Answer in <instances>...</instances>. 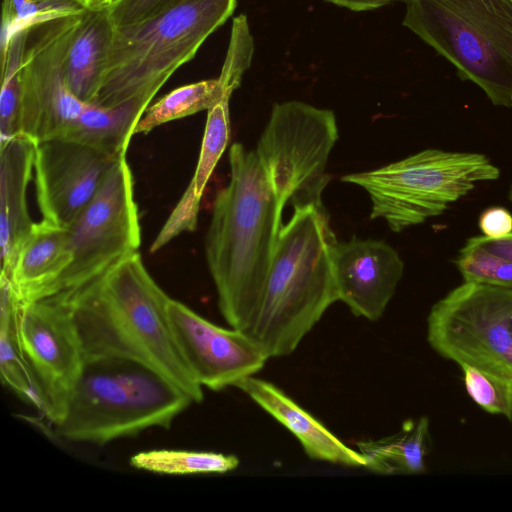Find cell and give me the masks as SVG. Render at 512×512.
Masks as SVG:
<instances>
[{
	"instance_id": "obj_18",
	"label": "cell",
	"mask_w": 512,
	"mask_h": 512,
	"mask_svg": "<svg viewBox=\"0 0 512 512\" xmlns=\"http://www.w3.org/2000/svg\"><path fill=\"white\" fill-rule=\"evenodd\" d=\"M69 263L66 228L43 219L35 223L7 278L24 305L54 296L56 283Z\"/></svg>"
},
{
	"instance_id": "obj_25",
	"label": "cell",
	"mask_w": 512,
	"mask_h": 512,
	"mask_svg": "<svg viewBox=\"0 0 512 512\" xmlns=\"http://www.w3.org/2000/svg\"><path fill=\"white\" fill-rule=\"evenodd\" d=\"M19 309L9 301L1 303L0 371L2 382L24 401L42 412L37 383L23 358L17 341L16 326Z\"/></svg>"
},
{
	"instance_id": "obj_31",
	"label": "cell",
	"mask_w": 512,
	"mask_h": 512,
	"mask_svg": "<svg viewBox=\"0 0 512 512\" xmlns=\"http://www.w3.org/2000/svg\"><path fill=\"white\" fill-rule=\"evenodd\" d=\"M479 227L488 238H501L512 233V214L503 207H490L479 217Z\"/></svg>"
},
{
	"instance_id": "obj_34",
	"label": "cell",
	"mask_w": 512,
	"mask_h": 512,
	"mask_svg": "<svg viewBox=\"0 0 512 512\" xmlns=\"http://www.w3.org/2000/svg\"><path fill=\"white\" fill-rule=\"evenodd\" d=\"M86 8H102L109 6L114 0H79Z\"/></svg>"
},
{
	"instance_id": "obj_4",
	"label": "cell",
	"mask_w": 512,
	"mask_h": 512,
	"mask_svg": "<svg viewBox=\"0 0 512 512\" xmlns=\"http://www.w3.org/2000/svg\"><path fill=\"white\" fill-rule=\"evenodd\" d=\"M192 403L181 388L143 362L89 356L55 432L69 441L103 445L153 427L168 429Z\"/></svg>"
},
{
	"instance_id": "obj_13",
	"label": "cell",
	"mask_w": 512,
	"mask_h": 512,
	"mask_svg": "<svg viewBox=\"0 0 512 512\" xmlns=\"http://www.w3.org/2000/svg\"><path fill=\"white\" fill-rule=\"evenodd\" d=\"M168 318L180 353L202 387H236L270 359L245 331L217 326L172 298Z\"/></svg>"
},
{
	"instance_id": "obj_35",
	"label": "cell",
	"mask_w": 512,
	"mask_h": 512,
	"mask_svg": "<svg viewBox=\"0 0 512 512\" xmlns=\"http://www.w3.org/2000/svg\"><path fill=\"white\" fill-rule=\"evenodd\" d=\"M510 200L512 201V190L510 192Z\"/></svg>"
},
{
	"instance_id": "obj_23",
	"label": "cell",
	"mask_w": 512,
	"mask_h": 512,
	"mask_svg": "<svg viewBox=\"0 0 512 512\" xmlns=\"http://www.w3.org/2000/svg\"><path fill=\"white\" fill-rule=\"evenodd\" d=\"M232 93L223 87L218 78L180 86L147 107L134 134H147L167 122L208 111Z\"/></svg>"
},
{
	"instance_id": "obj_28",
	"label": "cell",
	"mask_w": 512,
	"mask_h": 512,
	"mask_svg": "<svg viewBox=\"0 0 512 512\" xmlns=\"http://www.w3.org/2000/svg\"><path fill=\"white\" fill-rule=\"evenodd\" d=\"M466 390L486 412L512 419V382L475 368L460 365Z\"/></svg>"
},
{
	"instance_id": "obj_36",
	"label": "cell",
	"mask_w": 512,
	"mask_h": 512,
	"mask_svg": "<svg viewBox=\"0 0 512 512\" xmlns=\"http://www.w3.org/2000/svg\"><path fill=\"white\" fill-rule=\"evenodd\" d=\"M511 421H512V419H511Z\"/></svg>"
},
{
	"instance_id": "obj_30",
	"label": "cell",
	"mask_w": 512,
	"mask_h": 512,
	"mask_svg": "<svg viewBox=\"0 0 512 512\" xmlns=\"http://www.w3.org/2000/svg\"><path fill=\"white\" fill-rule=\"evenodd\" d=\"M173 0H114L107 6L116 27L137 23L158 12Z\"/></svg>"
},
{
	"instance_id": "obj_27",
	"label": "cell",
	"mask_w": 512,
	"mask_h": 512,
	"mask_svg": "<svg viewBox=\"0 0 512 512\" xmlns=\"http://www.w3.org/2000/svg\"><path fill=\"white\" fill-rule=\"evenodd\" d=\"M86 9L79 0H12L10 18L2 21L1 55L17 33L43 22L81 13Z\"/></svg>"
},
{
	"instance_id": "obj_32",
	"label": "cell",
	"mask_w": 512,
	"mask_h": 512,
	"mask_svg": "<svg viewBox=\"0 0 512 512\" xmlns=\"http://www.w3.org/2000/svg\"><path fill=\"white\" fill-rule=\"evenodd\" d=\"M466 245L512 261V233L496 239L486 236L471 237L467 240Z\"/></svg>"
},
{
	"instance_id": "obj_12",
	"label": "cell",
	"mask_w": 512,
	"mask_h": 512,
	"mask_svg": "<svg viewBox=\"0 0 512 512\" xmlns=\"http://www.w3.org/2000/svg\"><path fill=\"white\" fill-rule=\"evenodd\" d=\"M20 352L37 383L42 412L56 425L64 416L84 364V351L64 294L21 306Z\"/></svg>"
},
{
	"instance_id": "obj_20",
	"label": "cell",
	"mask_w": 512,
	"mask_h": 512,
	"mask_svg": "<svg viewBox=\"0 0 512 512\" xmlns=\"http://www.w3.org/2000/svg\"><path fill=\"white\" fill-rule=\"evenodd\" d=\"M115 25L107 7L87 8L70 40L64 62L66 82L81 101L93 103L104 78Z\"/></svg>"
},
{
	"instance_id": "obj_22",
	"label": "cell",
	"mask_w": 512,
	"mask_h": 512,
	"mask_svg": "<svg viewBox=\"0 0 512 512\" xmlns=\"http://www.w3.org/2000/svg\"><path fill=\"white\" fill-rule=\"evenodd\" d=\"M366 461L365 468L380 474H420L426 470L429 448V420L422 416L408 420L391 436L357 442Z\"/></svg>"
},
{
	"instance_id": "obj_15",
	"label": "cell",
	"mask_w": 512,
	"mask_h": 512,
	"mask_svg": "<svg viewBox=\"0 0 512 512\" xmlns=\"http://www.w3.org/2000/svg\"><path fill=\"white\" fill-rule=\"evenodd\" d=\"M332 261L338 301L357 317L379 320L403 275L398 252L383 241L353 237L335 243Z\"/></svg>"
},
{
	"instance_id": "obj_16",
	"label": "cell",
	"mask_w": 512,
	"mask_h": 512,
	"mask_svg": "<svg viewBox=\"0 0 512 512\" xmlns=\"http://www.w3.org/2000/svg\"><path fill=\"white\" fill-rule=\"evenodd\" d=\"M37 143L19 134L0 143L1 275L9 277L18 252L35 223L27 206Z\"/></svg>"
},
{
	"instance_id": "obj_6",
	"label": "cell",
	"mask_w": 512,
	"mask_h": 512,
	"mask_svg": "<svg viewBox=\"0 0 512 512\" xmlns=\"http://www.w3.org/2000/svg\"><path fill=\"white\" fill-rule=\"evenodd\" d=\"M403 25L480 87L512 107V0H404Z\"/></svg>"
},
{
	"instance_id": "obj_10",
	"label": "cell",
	"mask_w": 512,
	"mask_h": 512,
	"mask_svg": "<svg viewBox=\"0 0 512 512\" xmlns=\"http://www.w3.org/2000/svg\"><path fill=\"white\" fill-rule=\"evenodd\" d=\"M65 228L70 263L56 283L54 296L86 285L138 252L141 231L126 156L114 164L91 201Z\"/></svg>"
},
{
	"instance_id": "obj_26",
	"label": "cell",
	"mask_w": 512,
	"mask_h": 512,
	"mask_svg": "<svg viewBox=\"0 0 512 512\" xmlns=\"http://www.w3.org/2000/svg\"><path fill=\"white\" fill-rule=\"evenodd\" d=\"M27 29L1 55L0 143L21 134V65Z\"/></svg>"
},
{
	"instance_id": "obj_14",
	"label": "cell",
	"mask_w": 512,
	"mask_h": 512,
	"mask_svg": "<svg viewBox=\"0 0 512 512\" xmlns=\"http://www.w3.org/2000/svg\"><path fill=\"white\" fill-rule=\"evenodd\" d=\"M122 157L60 138L37 143L35 187L43 219L67 227Z\"/></svg>"
},
{
	"instance_id": "obj_29",
	"label": "cell",
	"mask_w": 512,
	"mask_h": 512,
	"mask_svg": "<svg viewBox=\"0 0 512 512\" xmlns=\"http://www.w3.org/2000/svg\"><path fill=\"white\" fill-rule=\"evenodd\" d=\"M464 281L512 290V261L465 245L456 260Z\"/></svg>"
},
{
	"instance_id": "obj_5",
	"label": "cell",
	"mask_w": 512,
	"mask_h": 512,
	"mask_svg": "<svg viewBox=\"0 0 512 512\" xmlns=\"http://www.w3.org/2000/svg\"><path fill=\"white\" fill-rule=\"evenodd\" d=\"M237 0H173L155 14L116 27L107 69L93 104L115 106L155 96L233 14Z\"/></svg>"
},
{
	"instance_id": "obj_17",
	"label": "cell",
	"mask_w": 512,
	"mask_h": 512,
	"mask_svg": "<svg viewBox=\"0 0 512 512\" xmlns=\"http://www.w3.org/2000/svg\"><path fill=\"white\" fill-rule=\"evenodd\" d=\"M236 388L292 433L309 458L348 467H365L366 461L358 450L345 445L273 383L250 376L240 381Z\"/></svg>"
},
{
	"instance_id": "obj_3",
	"label": "cell",
	"mask_w": 512,
	"mask_h": 512,
	"mask_svg": "<svg viewBox=\"0 0 512 512\" xmlns=\"http://www.w3.org/2000/svg\"><path fill=\"white\" fill-rule=\"evenodd\" d=\"M336 242L323 205L295 207L280 226L261 302L245 330L269 358L293 353L338 301Z\"/></svg>"
},
{
	"instance_id": "obj_8",
	"label": "cell",
	"mask_w": 512,
	"mask_h": 512,
	"mask_svg": "<svg viewBox=\"0 0 512 512\" xmlns=\"http://www.w3.org/2000/svg\"><path fill=\"white\" fill-rule=\"evenodd\" d=\"M338 140L333 111L300 101L273 106L255 150L283 212L293 207L322 206L329 182V154Z\"/></svg>"
},
{
	"instance_id": "obj_7",
	"label": "cell",
	"mask_w": 512,
	"mask_h": 512,
	"mask_svg": "<svg viewBox=\"0 0 512 512\" xmlns=\"http://www.w3.org/2000/svg\"><path fill=\"white\" fill-rule=\"evenodd\" d=\"M500 170L480 153L426 149L381 168L344 175L371 200L370 218H382L393 232L441 215L479 182L498 179Z\"/></svg>"
},
{
	"instance_id": "obj_1",
	"label": "cell",
	"mask_w": 512,
	"mask_h": 512,
	"mask_svg": "<svg viewBox=\"0 0 512 512\" xmlns=\"http://www.w3.org/2000/svg\"><path fill=\"white\" fill-rule=\"evenodd\" d=\"M230 181L215 198L205 256L221 315L245 331L261 302L282 212L255 151L234 143Z\"/></svg>"
},
{
	"instance_id": "obj_19",
	"label": "cell",
	"mask_w": 512,
	"mask_h": 512,
	"mask_svg": "<svg viewBox=\"0 0 512 512\" xmlns=\"http://www.w3.org/2000/svg\"><path fill=\"white\" fill-rule=\"evenodd\" d=\"M230 97H223L208 110L194 175L151 244V253L157 252L181 233L192 232L196 229L204 190L230 139Z\"/></svg>"
},
{
	"instance_id": "obj_2",
	"label": "cell",
	"mask_w": 512,
	"mask_h": 512,
	"mask_svg": "<svg viewBox=\"0 0 512 512\" xmlns=\"http://www.w3.org/2000/svg\"><path fill=\"white\" fill-rule=\"evenodd\" d=\"M61 294L70 305L84 358L135 359L163 374L194 403L203 400V387L187 367L170 327L171 298L151 277L138 252L86 285Z\"/></svg>"
},
{
	"instance_id": "obj_33",
	"label": "cell",
	"mask_w": 512,
	"mask_h": 512,
	"mask_svg": "<svg viewBox=\"0 0 512 512\" xmlns=\"http://www.w3.org/2000/svg\"><path fill=\"white\" fill-rule=\"evenodd\" d=\"M338 6L348 8L353 11L373 10L385 6L395 0H327Z\"/></svg>"
},
{
	"instance_id": "obj_24",
	"label": "cell",
	"mask_w": 512,
	"mask_h": 512,
	"mask_svg": "<svg viewBox=\"0 0 512 512\" xmlns=\"http://www.w3.org/2000/svg\"><path fill=\"white\" fill-rule=\"evenodd\" d=\"M239 463L231 454L168 449L143 451L130 458L136 469L168 475L224 474Z\"/></svg>"
},
{
	"instance_id": "obj_11",
	"label": "cell",
	"mask_w": 512,
	"mask_h": 512,
	"mask_svg": "<svg viewBox=\"0 0 512 512\" xmlns=\"http://www.w3.org/2000/svg\"><path fill=\"white\" fill-rule=\"evenodd\" d=\"M85 11L27 29L21 65V134L36 143L59 138L86 102L70 90L64 62Z\"/></svg>"
},
{
	"instance_id": "obj_9",
	"label": "cell",
	"mask_w": 512,
	"mask_h": 512,
	"mask_svg": "<svg viewBox=\"0 0 512 512\" xmlns=\"http://www.w3.org/2000/svg\"><path fill=\"white\" fill-rule=\"evenodd\" d=\"M426 335L443 358L512 382V290L464 281L431 307Z\"/></svg>"
},
{
	"instance_id": "obj_21",
	"label": "cell",
	"mask_w": 512,
	"mask_h": 512,
	"mask_svg": "<svg viewBox=\"0 0 512 512\" xmlns=\"http://www.w3.org/2000/svg\"><path fill=\"white\" fill-rule=\"evenodd\" d=\"M153 98L142 95L115 106L86 103L59 138L126 156L136 125Z\"/></svg>"
}]
</instances>
